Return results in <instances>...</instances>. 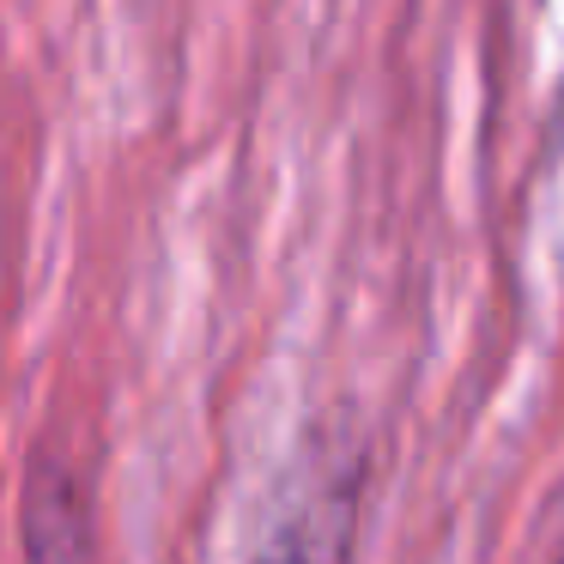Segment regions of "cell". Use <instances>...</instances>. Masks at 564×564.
Here are the masks:
<instances>
[{
    "label": "cell",
    "mask_w": 564,
    "mask_h": 564,
    "mask_svg": "<svg viewBox=\"0 0 564 564\" xmlns=\"http://www.w3.org/2000/svg\"><path fill=\"white\" fill-rule=\"evenodd\" d=\"M558 564H564V558H558Z\"/></svg>",
    "instance_id": "3957f363"
},
{
    "label": "cell",
    "mask_w": 564,
    "mask_h": 564,
    "mask_svg": "<svg viewBox=\"0 0 564 564\" xmlns=\"http://www.w3.org/2000/svg\"><path fill=\"white\" fill-rule=\"evenodd\" d=\"M352 510H358L352 474H322L316 486H304L280 510L256 564H346L352 558Z\"/></svg>",
    "instance_id": "6da1fadb"
},
{
    "label": "cell",
    "mask_w": 564,
    "mask_h": 564,
    "mask_svg": "<svg viewBox=\"0 0 564 564\" xmlns=\"http://www.w3.org/2000/svg\"><path fill=\"white\" fill-rule=\"evenodd\" d=\"M86 498H79L74 474L55 462H37L25 491V552L31 564H86L91 540H86Z\"/></svg>",
    "instance_id": "7a4b0ae2"
}]
</instances>
